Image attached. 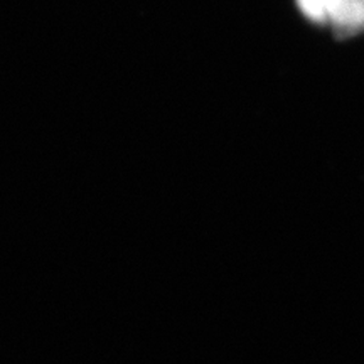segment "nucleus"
<instances>
[{
	"label": "nucleus",
	"mask_w": 364,
	"mask_h": 364,
	"mask_svg": "<svg viewBox=\"0 0 364 364\" xmlns=\"http://www.w3.org/2000/svg\"><path fill=\"white\" fill-rule=\"evenodd\" d=\"M329 24L338 39L364 33V0H334Z\"/></svg>",
	"instance_id": "nucleus-1"
},
{
	"label": "nucleus",
	"mask_w": 364,
	"mask_h": 364,
	"mask_svg": "<svg viewBox=\"0 0 364 364\" xmlns=\"http://www.w3.org/2000/svg\"><path fill=\"white\" fill-rule=\"evenodd\" d=\"M300 12L316 24H329V16L334 0H297Z\"/></svg>",
	"instance_id": "nucleus-2"
}]
</instances>
